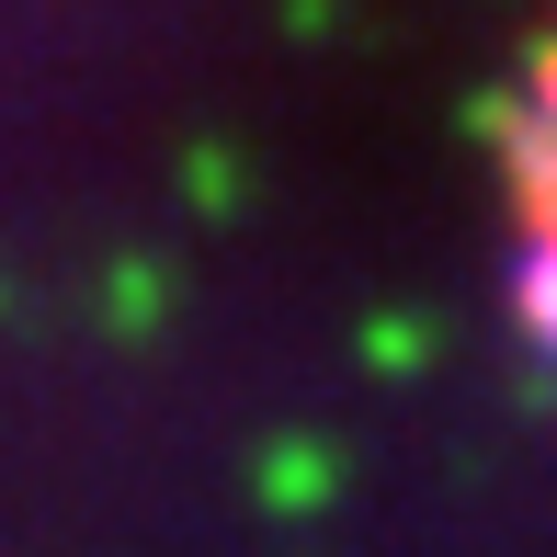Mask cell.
<instances>
[{
  "mask_svg": "<svg viewBox=\"0 0 557 557\" xmlns=\"http://www.w3.org/2000/svg\"><path fill=\"white\" fill-rule=\"evenodd\" d=\"M512 308H523V331L557 352V227H535V239H523V262H512Z\"/></svg>",
  "mask_w": 557,
  "mask_h": 557,
  "instance_id": "1",
  "label": "cell"
},
{
  "mask_svg": "<svg viewBox=\"0 0 557 557\" xmlns=\"http://www.w3.org/2000/svg\"><path fill=\"white\" fill-rule=\"evenodd\" d=\"M535 137L557 148V46H546V58H535Z\"/></svg>",
  "mask_w": 557,
  "mask_h": 557,
  "instance_id": "2",
  "label": "cell"
}]
</instances>
